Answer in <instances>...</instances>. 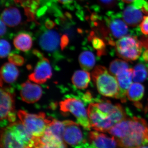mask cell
I'll return each instance as SVG.
<instances>
[{"mask_svg": "<svg viewBox=\"0 0 148 148\" xmlns=\"http://www.w3.org/2000/svg\"><path fill=\"white\" fill-rule=\"evenodd\" d=\"M108 132L116 140L119 148H136L148 143V125L138 117L126 118Z\"/></svg>", "mask_w": 148, "mask_h": 148, "instance_id": "6da1fadb", "label": "cell"}, {"mask_svg": "<svg viewBox=\"0 0 148 148\" xmlns=\"http://www.w3.org/2000/svg\"><path fill=\"white\" fill-rule=\"evenodd\" d=\"M87 111L91 127L99 132H108L115 125L127 118L120 105L108 101L101 100L90 103Z\"/></svg>", "mask_w": 148, "mask_h": 148, "instance_id": "7a4b0ae2", "label": "cell"}, {"mask_svg": "<svg viewBox=\"0 0 148 148\" xmlns=\"http://www.w3.org/2000/svg\"><path fill=\"white\" fill-rule=\"evenodd\" d=\"M34 137L21 121H15L2 128L1 148H29Z\"/></svg>", "mask_w": 148, "mask_h": 148, "instance_id": "3957f363", "label": "cell"}, {"mask_svg": "<svg viewBox=\"0 0 148 148\" xmlns=\"http://www.w3.org/2000/svg\"><path fill=\"white\" fill-rule=\"evenodd\" d=\"M92 77L98 92L103 96L117 99L119 88L116 77L104 66H98L92 71Z\"/></svg>", "mask_w": 148, "mask_h": 148, "instance_id": "277c9868", "label": "cell"}, {"mask_svg": "<svg viewBox=\"0 0 148 148\" xmlns=\"http://www.w3.org/2000/svg\"><path fill=\"white\" fill-rule=\"evenodd\" d=\"M115 48L120 58L127 61H134L140 57L143 50L141 41L135 36H127L116 42Z\"/></svg>", "mask_w": 148, "mask_h": 148, "instance_id": "5b68a950", "label": "cell"}, {"mask_svg": "<svg viewBox=\"0 0 148 148\" xmlns=\"http://www.w3.org/2000/svg\"><path fill=\"white\" fill-rule=\"evenodd\" d=\"M17 115L26 129L34 137L42 136L48 125L53 119L50 117L47 118L44 112L32 114L24 110H19Z\"/></svg>", "mask_w": 148, "mask_h": 148, "instance_id": "8992f818", "label": "cell"}, {"mask_svg": "<svg viewBox=\"0 0 148 148\" xmlns=\"http://www.w3.org/2000/svg\"><path fill=\"white\" fill-rule=\"evenodd\" d=\"M60 110L64 112H71L77 119L78 123L86 130H90L91 126L87 111L82 101L75 98H68L60 103Z\"/></svg>", "mask_w": 148, "mask_h": 148, "instance_id": "52a82bcc", "label": "cell"}, {"mask_svg": "<svg viewBox=\"0 0 148 148\" xmlns=\"http://www.w3.org/2000/svg\"><path fill=\"white\" fill-rule=\"evenodd\" d=\"M0 119L1 127H4L8 123L14 122L16 119L14 106V95L8 88H1L0 92Z\"/></svg>", "mask_w": 148, "mask_h": 148, "instance_id": "ba28073f", "label": "cell"}, {"mask_svg": "<svg viewBox=\"0 0 148 148\" xmlns=\"http://www.w3.org/2000/svg\"><path fill=\"white\" fill-rule=\"evenodd\" d=\"M105 21L107 26L110 41L108 44L114 46V39H121L128 34V29L126 23L120 18V14L110 12L107 14Z\"/></svg>", "mask_w": 148, "mask_h": 148, "instance_id": "9c48e42d", "label": "cell"}, {"mask_svg": "<svg viewBox=\"0 0 148 148\" xmlns=\"http://www.w3.org/2000/svg\"><path fill=\"white\" fill-rule=\"evenodd\" d=\"M33 53L40 60L33 73L29 75V79L38 84L45 83L52 76V69L49 61L39 51L34 50Z\"/></svg>", "mask_w": 148, "mask_h": 148, "instance_id": "30bf717a", "label": "cell"}, {"mask_svg": "<svg viewBox=\"0 0 148 148\" xmlns=\"http://www.w3.org/2000/svg\"><path fill=\"white\" fill-rule=\"evenodd\" d=\"M65 130L63 136L64 142L72 146L79 145L84 143L82 131L79 124L71 120L64 121Z\"/></svg>", "mask_w": 148, "mask_h": 148, "instance_id": "8fae6325", "label": "cell"}, {"mask_svg": "<svg viewBox=\"0 0 148 148\" xmlns=\"http://www.w3.org/2000/svg\"><path fill=\"white\" fill-rule=\"evenodd\" d=\"M41 88L38 85L27 81L21 85L20 95L22 101L29 104L34 103L42 96Z\"/></svg>", "mask_w": 148, "mask_h": 148, "instance_id": "7c38bea8", "label": "cell"}, {"mask_svg": "<svg viewBox=\"0 0 148 148\" xmlns=\"http://www.w3.org/2000/svg\"><path fill=\"white\" fill-rule=\"evenodd\" d=\"M119 86V94L117 99L121 100L122 103H125L127 101V90L132 84L133 78V69H124L118 73L115 76Z\"/></svg>", "mask_w": 148, "mask_h": 148, "instance_id": "4fadbf2b", "label": "cell"}, {"mask_svg": "<svg viewBox=\"0 0 148 148\" xmlns=\"http://www.w3.org/2000/svg\"><path fill=\"white\" fill-rule=\"evenodd\" d=\"M39 43L40 47L48 52H55L58 50L61 43L60 36L53 30H47L40 37Z\"/></svg>", "mask_w": 148, "mask_h": 148, "instance_id": "5bb4252c", "label": "cell"}, {"mask_svg": "<svg viewBox=\"0 0 148 148\" xmlns=\"http://www.w3.org/2000/svg\"><path fill=\"white\" fill-rule=\"evenodd\" d=\"M89 143L94 148H116L117 142L114 137L95 131L89 132L88 136Z\"/></svg>", "mask_w": 148, "mask_h": 148, "instance_id": "9a60e30c", "label": "cell"}, {"mask_svg": "<svg viewBox=\"0 0 148 148\" xmlns=\"http://www.w3.org/2000/svg\"><path fill=\"white\" fill-rule=\"evenodd\" d=\"M29 148H68L64 141L53 136L44 134L41 137H34Z\"/></svg>", "mask_w": 148, "mask_h": 148, "instance_id": "2e32d148", "label": "cell"}, {"mask_svg": "<svg viewBox=\"0 0 148 148\" xmlns=\"http://www.w3.org/2000/svg\"><path fill=\"white\" fill-rule=\"evenodd\" d=\"M122 17L125 22L131 27L138 26L144 17L143 12L133 5L128 6L125 9Z\"/></svg>", "mask_w": 148, "mask_h": 148, "instance_id": "e0dca14e", "label": "cell"}, {"mask_svg": "<svg viewBox=\"0 0 148 148\" xmlns=\"http://www.w3.org/2000/svg\"><path fill=\"white\" fill-rule=\"evenodd\" d=\"M1 20L9 27H16L21 23V14L16 8L10 7L5 9L3 12Z\"/></svg>", "mask_w": 148, "mask_h": 148, "instance_id": "ac0fdd59", "label": "cell"}, {"mask_svg": "<svg viewBox=\"0 0 148 148\" xmlns=\"http://www.w3.org/2000/svg\"><path fill=\"white\" fill-rule=\"evenodd\" d=\"M15 65L10 63L4 64L1 69V85L2 86L3 82L6 83H12L17 79L19 71Z\"/></svg>", "mask_w": 148, "mask_h": 148, "instance_id": "d6986e66", "label": "cell"}, {"mask_svg": "<svg viewBox=\"0 0 148 148\" xmlns=\"http://www.w3.org/2000/svg\"><path fill=\"white\" fill-rule=\"evenodd\" d=\"M64 130L65 125L64 121H59L53 118L47 127L44 134L53 136L58 140L64 141Z\"/></svg>", "mask_w": 148, "mask_h": 148, "instance_id": "ffe728a7", "label": "cell"}, {"mask_svg": "<svg viewBox=\"0 0 148 148\" xmlns=\"http://www.w3.org/2000/svg\"><path fill=\"white\" fill-rule=\"evenodd\" d=\"M90 80V73L84 70L77 71L74 73L72 78L73 84L79 89L87 88Z\"/></svg>", "mask_w": 148, "mask_h": 148, "instance_id": "44dd1931", "label": "cell"}, {"mask_svg": "<svg viewBox=\"0 0 148 148\" xmlns=\"http://www.w3.org/2000/svg\"><path fill=\"white\" fill-rule=\"evenodd\" d=\"M145 91V87L143 85L139 83H133L130 85L127 90V99L134 103H138L143 98ZM136 107L140 108V106L138 103Z\"/></svg>", "mask_w": 148, "mask_h": 148, "instance_id": "7402d4cb", "label": "cell"}, {"mask_svg": "<svg viewBox=\"0 0 148 148\" xmlns=\"http://www.w3.org/2000/svg\"><path fill=\"white\" fill-rule=\"evenodd\" d=\"M79 61L82 69L84 71H88L94 68L96 62V58L92 51L86 50L80 54Z\"/></svg>", "mask_w": 148, "mask_h": 148, "instance_id": "603a6c76", "label": "cell"}, {"mask_svg": "<svg viewBox=\"0 0 148 148\" xmlns=\"http://www.w3.org/2000/svg\"><path fill=\"white\" fill-rule=\"evenodd\" d=\"M13 43L17 49L26 51L30 50L32 47L33 41L30 35L26 33H21L14 38Z\"/></svg>", "mask_w": 148, "mask_h": 148, "instance_id": "cb8c5ba5", "label": "cell"}, {"mask_svg": "<svg viewBox=\"0 0 148 148\" xmlns=\"http://www.w3.org/2000/svg\"><path fill=\"white\" fill-rule=\"evenodd\" d=\"M148 79V63L141 62L136 64L133 69V81L143 82Z\"/></svg>", "mask_w": 148, "mask_h": 148, "instance_id": "d4e9b609", "label": "cell"}, {"mask_svg": "<svg viewBox=\"0 0 148 148\" xmlns=\"http://www.w3.org/2000/svg\"><path fill=\"white\" fill-rule=\"evenodd\" d=\"M89 40L91 42L93 49L97 51L98 56L106 54V45L105 40L99 37L96 36L93 33L90 34L89 36Z\"/></svg>", "mask_w": 148, "mask_h": 148, "instance_id": "484cf974", "label": "cell"}, {"mask_svg": "<svg viewBox=\"0 0 148 148\" xmlns=\"http://www.w3.org/2000/svg\"><path fill=\"white\" fill-rule=\"evenodd\" d=\"M129 64L126 61L121 59H116L112 61L109 66V71L114 76L122 70L129 69Z\"/></svg>", "mask_w": 148, "mask_h": 148, "instance_id": "4316f807", "label": "cell"}, {"mask_svg": "<svg viewBox=\"0 0 148 148\" xmlns=\"http://www.w3.org/2000/svg\"><path fill=\"white\" fill-rule=\"evenodd\" d=\"M0 56L1 58H5L9 55L11 49V46L9 43L4 39H1L0 41Z\"/></svg>", "mask_w": 148, "mask_h": 148, "instance_id": "83f0119b", "label": "cell"}, {"mask_svg": "<svg viewBox=\"0 0 148 148\" xmlns=\"http://www.w3.org/2000/svg\"><path fill=\"white\" fill-rule=\"evenodd\" d=\"M140 41L145 50H143L142 56H140V61L144 63H148V38L143 37Z\"/></svg>", "mask_w": 148, "mask_h": 148, "instance_id": "f1b7e54d", "label": "cell"}, {"mask_svg": "<svg viewBox=\"0 0 148 148\" xmlns=\"http://www.w3.org/2000/svg\"><path fill=\"white\" fill-rule=\"evenodd\" d=\"M8 60L11 64L16 66H22L24 63V59L22 56L15 54L11 53L9 55Z\"/></svg>", "mask_w": 148, "mask_h": 148, "instance_id": "f546056e", "label": "cell"}, {"mask_svg": "<svg viewBox=\"0 0 148 148\" xmlns=\"http://www.w3.org/2000/svg\"><path fill=\"white\" fill-rule=\"evenodd\" d=\"M140 28L143 34L148 35V15L143 17L142 22L140 24Z\"/></svg>", "mask_w": 148, "mask_h": 148, "instance_id": "4dcf8cb0", "label": "cell"}, {"mask_svg": "<svg viewBox=\"0 0 148 148\" xmlns=\"http://www.w3.org/2000/svg\"><path fill=\"white\" fill-rule=\"evenodd\" d=\"M99 3L105 7L111 8L115 5L117 0H98Z\"/></svg>", "mask_w": 148, "mask_h": 148, "instance_id": "1f68e13d", "label": "cell"}, {"mask_svg": "<svg viewBox=\"0 0 148 148\" xmlns=\"http://www.w3.org/2000/svg\"><path fill=\"white\" fill-rule=\"evenodd\" d=\"M68 43H69V39L68 37L66 36H63L61 38V43H60L61 49H64L65 47L68 45Z\"/></svg>", "mask_w": 148, "mask_h": 148, "instance_id": "d6a6232c", "label": "cell"}, {"mask_svg": "<svg viewBox=\"0 0 148 148\" xmlns=\"http://www.w3.org/2000/svg\"><path fill=\"white\" fill-rule=\"evenodd\" d=\"M0 29H1V31H0V34H1V36L2 37L3 35L5 34L6 32V24L4 22L1 20V23H0Z\"/></svg>", "mask_w": 148, "mask_h": 148, "instance_id": "836d02e7", "label": "cell"}, {"mask_svg": "<svg viewBox=\"0 0 148 148\" xmlns=\"http://www.w3.org/2000/svg\"><path fill=\"white\" fill-rule=\"evenodd\" d=\"M53 26H54V24L52 21H49L48 22H47L46 27L49 29H52Z\"/></svg>", "mask_w": 148, "mask_h": 148, "instance_id": "e575fe53", "label": "cell"}, {"mask_svg": "<svg viewBox=\"0 0 148 148\" xmlns=\"http://www.w3.org/2000/svg\"><path fill=\"white\" fill-rule=\"evenodd\" d=\"M58 1L61 3L66 4L69 3L71 2L73 0H58Z\"/></svg>", "mask_w": 148, "mask_h": 148, "instance_id": "d590c367", "label": "cell"}, {"mask_svg": "<svg viewBox=\"0 0 148 148\" xmlns=\"http://www.w3.org/2000/svg\"><path fill=\"white\" fill-rule=\"evenodd\" d=\"M122 1L124 2V3H131L134 1H135V0H122Z\"/></svg>", "mask_w": 148, "mask_h": 148, "instance_id": "8d00e7d4", "label": "cell"}, {"mask_svg": "<svg viewBox=\"0 0 148 148\" xmlns=\"http://www.w3.org/2000/svg\"><path fill=\"white\" fill-rule=\"evenodd\" d=\"M136 148H148V143L145 145H143L140 146Z\"/></svg>", "mask_w": 148, "mask_h": 148, "instance_id": "74e56055", "label": "cell"}, {"mask_svg": "<svg viewBox=\"0 0 148 148\" xmlns=\"http://www.w3.org/2000/svg\"><path fill=\"white\" fill-rule=\"evenodd\" d=\"M15 2L17 3H20L21 4H23V2L25 1V0H14Z\"/></svg>", "mask_w": 148, "mask_h": 148, "instance_id": "f35d334b", "label": "cell"}]
</instances>
